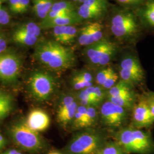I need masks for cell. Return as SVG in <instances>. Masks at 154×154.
Masks as SVG:
<instances>
[{"label":"cell","instance_id":"cell-34","mask_svg":"<svg viewBox=\"0 0 154 154\" xmlns=\"http://www.w3.org/2000/svg\"><path fill=\"white\" fill-rule=\"evenodd\" d=\"M11 21V16L5 8L0 4V25H5Z\"/></svg>","mask_w":154,"mask_h":154},{"label":"cell","instance_id":"cell-41","mask_svg":"<svg viewBox=\"0 0 154 154\" xmlns=\"http://www.w3.org/2000/svg\"><path fill=\"white\" fill-rule=\"evenodd\" d=\"M86 1H87V0H78L77 4H79V5H81L82 4H83L84 2H85Z\"/></svg>","mask_w":154,"mask_h":154},{"label":"cell","instance_id":"cell-27","mask_svg":"<svg viewBox=\"0 0 154 154\" xmlns=\"http://www.w3.org/2000/svg\"><path fill=\"white\" fill-rule=\"evenodd\" d=\"M116 70V68L114 67L111 65L95 70V85L101 87L104 84L108 77Z\"/></svg>","mask_w":154,"mask_h":154},{"label":"cell","instance_id":"cell-4","mask_svg":"<svg viewBox=\"0 0 154 154\" xmlns=\"http://www.w3.org/2000/svg\"><path fill=\"white\" fill-rule=\"evenodd\" d=\"M109 28L111 33L119 42L132 44L139 32L137 17L132 10L118 8L112 12Z\"/></svg>","mask_w":154,"mask_h":154},{"label":"cell","instance_id":"cell-13","mask_svg":"<svg viewBox=\"0 0 154 154\" xmlns=\"http://www.w3.org/2000/svg\"><path fill=\"white\" fill-rule=\"evenodd\" d=\"M108 0H87L77 9L78 14L83 21H99L108 13Z\"/></svg>","mask_w":154,"mask_h":154},{"label":"cell","instance_id":"cell-12","mask_svg":"<svg viewBox=\"0 0 154 154\" xmlns=\"http://www.w3.org/2000/svg\"><path fill=\"white\" fill-rule=\"evenodd\" d=\"M129 125L137 128L146 130H152L154 126V116L141 92L131 110Z\"/></svg>","mask_w":154,"mask_h":154},{"label":"cell","instance_id":"cell-44","mask_svg":"<svg viewBox=\"0 0 154 154\" xmlns=\"http://www.w3.org/2000/svg\"><path fill=\"white\" fill-rule=\"evenodd\" d=\"M154 154V153H153V154Z\"/></svg>","mask_w":154,"mask_h":154},{"label":"cell","instance_id":"cell-42","mask_svg":"<svg viewBox=\"0 0 154 154\" xmlns=\"http://www.w3.org/2000/svg\"><path fill=\"white\" fill-rule=\"evenodd\" d=\"M78 0H71V1L73 3H77V2H78Z\"/></svg>","mask_w":154,"mask_h":154},{"label":"cell","instance_id":"cell-29","mask_svg":"<svg viewBox=\"0 0 154 154\" xmlns=\"http://www.w3.org/2000/svg\"><path fill=\"white\" fill-rule=\"evenodd\" d=\"M16 30L38 38L41 33V28L40 26L33 22L23 24L17 28Z\"/></svg>","mask_w":154,"mask_h":154},{"label":"cell","instance_id":"cell-16","mask_svg":"<svg viewBox=\"0 0 154 154\" xmlns=\"http://www.w3.org/2000/svg\"><path fill=\"white\" fill-rule=\"evenodd\" d=\"M74 93L79 105L86 107L94 106L99 108L107 98V91L96 85Z\"/></svg>","mask_w":154,"mask_h":154},{"label":"cell","instance_id":"cell-23","mask_svg":"<svg viewBox=\"0 0 154 154\" xmlns=\"http://www.w3.org/2000/svg\"><path fill=\"white\" fill-rule=\"evenodd\" d=\"M13 106L12 96L0 90V122L9 115L13 110Z\"/></svg>","mask_w":154,"mask_h":154},{"label":"cell","instance_id":"cell-2","mask_svg":"<svg viewBox=\"0 0 154 154\" xmlns=\"http://www.w3.org/2000/svg\"><path fill=\"white\" fill-rule=\"evenodd\" d=\"M111 138L110 134L100 127L73 132L62 149L63 154H98Z\"/></svg>","mask_w":154,"mask_h":154},{"label":"cell","instance_id":"cell-22","mask_svg":"<svg viewBox=\"0 0 154 154\" xmlns=\"http://www.w3.org/2000/svg\"><path fill=\"white\" fill-rule=\"evenodd\" d=\"M56 1L55 0H33V11L42 20L48 15Z\"/></svg>","mask_w":154,"mask_h":154},{"label":"cell","instance_id":"cell-14","mask_svg":"<svg viewBox=\"0 0 154 154\" xmlns=\"http://www.w3.org/2000/svg\"><path fill=\"white\" fill-rule=\"evenodd\" d=\"M21 66V60L16 54L11 53L0 54V81L8 83L15 82Z\"/></svg>","mask_w":154,"mask_h":154},{"label":"cell","instance_id":"cell-5","mask_svg":"<svg viewBox=\"0 0 154 154\" xmlns=\"http://www.w3.org/2000/svg\"><path fill=\"white\" fill-rule=\"evenodd\" d=\"M11 141L18 147L29 154H41L49 148V144L39 133L32 130L25 122H18L8 129Z\"/></svg>","mask_w":154,"mask_h":154},{"label":"cell","instance_id":"cell-31","mask_svg":"<svg viewBox=\"0 0 154 154\" xmlns=\"http://www.w3.org/2000/svg\"><path fill=\"white\" fill-rule=\"evenodd\" d=\"M122 8L134 11L143 4L144 0H114Z\"/></svg>","mask_w":154,"mask_h":154},{"label":"cell","instance_id":"cell-19","mask_svg":"<svg viewBox=\"0 0 154 154\" xmlns=\"http://www.w3.org/2000/svg\"><path fill=\"white\" fill-rule=\"evenodd\" d=\"M26 123L32 130L37 132H42L49 127L50 118L46 112L37 109L29 113Z\"/></svg>","mask_w":154,"mask_h":154},{"label":"cell","instance_id":"cell-10","mask_svg":"<svg viewBox=\"0 0 154 154\" xmlns=\"http://www.w3.org/2000/svg\"><path fill=\"white\" fill-rule=\"evenodd\" d=\"M79 105L75 94L72 90L59 95L55 107V118L63 129L69 130Z\"/></svg>","mask_w":154,"mask_h":154},{"label":"cell","instance_id":"cell-17","mask_svg":"<svg viewBox=\"0 0 154 154\" xmlns=\"http://www.w3.org/2000/svg\"><path fill=\"white\" fill-rule=\"evenodd\" d=\"M69 83L71 90L77 92L95 85L94 70L86 67L72 72Z\"/></svg>","mask_w":154,"mask_h":154},{"label":"cell","instance_id":"cell-21","mask_svg":"<svg viewBox=\"0 0 154 154\" xmlns=\"http://www.w3.org/2000/svg\"><path fill=\"white\" fill-rule=\"evenodd\" d=\"M133 11L143 24L154 28V0H144Z\"/></svg>","mask_w":154,"mask_h":154},{"label":"cell","instance_id":"cell-15","mask_svg":"<svg viewBox=\"0 0 154 154\" xmlns=\"http://www.w3.org/2000/svg\"><path fill=\"white\" fill-rule=\"evenodd\" d=\"M103 26L99 21L88 22L78 31L76 44L84 48L105 38Z\"/></svg>","mask_w":154,"mask_h":154},{"label":"cell","instance_id":"cell-39","mask_svg":"<svg viewBox=\"0 0 154 154\" xmlns=\"http://www.w3.org/2000/svg\"><path fill=\"white\" fill-rule=\"evenodd\" d=\"M0 154H23L19 151L15 149H9L5 151L0 153Z\"/></svg>","mask_w":154,"mask_h":154},{"label":"cell","instance_id":"cell-40","mask_svg":"<svg viewBox=\"0 0 154 154\" xmlns=\"http://www.w3.org/2000/svg\"><path fill=\"white\" fill-rule=\"evenodd\" d=\"M48 154H63L62 152H60V151H50Z\"/></svg>","mask_w":154,"mask_h":154},{"label":"cell","instance_id":"cell-32","mask_svg":"<svg viewBox=\"0 0 154 154\" xmlns=\"http://www.w3.org/2000/svg\"><path fill=\"white\" fill-rule=\"evenodd\" d=\"M120 80L118 72L116 69L113 72L108 78L106 79L104 84L101 86V88H103L106 91L110 88H112L114 86H115L118 82Z\"/></svg>","mask_w":154,"mask_h":154},{"label":"cell","instance_id":"cell-9","mask_svg":"<svg viewBox=\"0 0 154 154\" xmlns=\"http://www.w3.org/2000/svg\"><path fill=\"white\" fill-rule=\"evenodd\" d=\"M29 88L33 98L38 102L48 101L57 93L59 82L49 72H34L29 79Z\"/></svg>","mask_w":154,"mask_h":154},{"label":"cell","instance_id":"cell-43","mask_svg":"<svg viewBox=\"0 0 154 154\" xmlns=\"http://www.w3.org/2000/svg\"><path fill=\"white\" fill-rule=\"evenodd\" d=\"M6 1H7V0H0V4L2 3V2H5Z\"/></svg>","mask_w":154,"mask_h":154},{"label":"cell","instance_id":"cell-38","mask_svg":"<svg viewBox=\"0 0 154 154\" xmlns=\"http://www.w3.org/2000/svg\"><path fill=\"white\" fill-rule=\"evenodd\" d=\"M6 144H7L6 139L3 137V135L0 132V151L4 149Z\"/></svg>","mask_w":154,"mask_h":154},{"label":"cell","instance_id":"cell-24","mask_svg":"<svg viewBox=\"0 0 154 154\" xmlns=\"http://www.w3.org/2000/svg\"><path fill=\"white\" fill-rule=\"evenodd\" d=\"M86 112L87 107L79 105L69 128L70 131L75 132L85 129V122Z\"/></svg>","mask_w":154,"mask_h":154},{"label":"cell","instance_id":"cell-18","mask_svg":"<svg viewBox=\"0 0 154 154\" xmlns=\"http://www.w3.org/2000/svg\"><path fill=\"white\" fill-rule=\"evenodd\" d=\"M52 29L55 41L67 46L76 43L79 31L76 25L56 26Z\"/></svg>","mask_w":154,"mask_h":154},{"label":"cell","instance_id":"cell-30","mask_svg":"<svg viewBox=\"0 0 154 154\" xmlns=\"http://www.w3.org/2000/svg\"><path fill=\"white\" fill-rule=\"evenodd\" d=\"M77 9L75 4L72 1H62L55 2L51 11L72 12L77 11Z\"/></svg>","mask_w":154,"mask_h":154},{"label":"cell","instance_id":"cell-25","mask_svg":"<svg viewBox=\"0 0 154 154\" xmlns=\"http://www.w3.org/2000/svg\"><path fill=\"white\" fill-rule=\"evenodd\" d=\"M99 108L94 106H88L85 122V129L99 127Z\"/></svg>","mask_w":154,"mask_h":154},{"label":"cell","instance_id":"cell-28","mask_svg":"<svg viewBox=\"0 0 154 154\" xmlns=\"http://www.w3.org/2000/svg\"><path fill=\"white\" fill-rule=\"evenodd\" d=\"M98 154H129L114 140L110 139L101 149Z\"/></svg>","mask_w":154,"mask_h":154},{"label":"cell","instance_id":"cell-7","mask_svg":"<svg viewBox=\"0 0 154 154\" xmlns=\"http://www.w3.org/2000/svg\"><path fill=\"white\" fill-rule=\"evenodd\" d=\"M116 70L120 80L132 85L139 92L147 89L146 72L138 55L134 52L127 51L122 53Z\"/></svg>","mask_w":154,"mask_h":154},{"label":"cell","instance_id":"cell-1","mask_svg":"<svg viewBox=\"0 0 154 154\" xmlns=\"http://www.w3.org/2000/svg\"><path fill=\"white\" fill-rule=\"evenodd\" d=\"M34 56L50 72H65L74 67L77 63L74 49L55 40L46 39L39 42L35 48Z\"/></svg>","mask_w":154,"mask_h":154},{"label":"cell","instance_id":"cell-26","mask_svg":"<svg viewBox=\"0 0 154 154\" xmlns=\"http://www.w3.org/2000/svg\"><path fill=\"white\" fill-rule=\"evenodd\" d=\"M13 41L18 44L32 46L38 41V37L15 30L12 35Z\"/></svg>","mask_w":154,"mask_h":154},{"label":"cell","instance_id":"cell-37","mask_svg":"<svg viewBox=\"0 0 154 154\" xmlns=\"http://www.w3.org/2000/svg\"><path fill=\"white\" fill-rule=\"evenodd\" d=\"M10 1V10L13 13H17L18 8L20 0H9Z\"/></svg>","mask_w":154,"mask_h":154},{"label":"cell","instance_id":"cell-20","mask_svg":"<svg viewBox=\"0 0 154 154\" xmlns=\"http://www.w3.org/2000/svg\"><path fill=\"white\" fill-rule=\"evenodd\" d=\"M84 22L77 12L69 15L58 17L48 21H42L39 25L41 29H49L56 26L77 25Z\"/></svg>","mask_w":154,"mask_h":154},{"label":"cell","instance_id":"cell-11","mask_svg":"<svg viewBox=\"0 0 154 154\" xmlns=\"http://www.w3.org/2000/svg\"><path fill=\"white\" fill-rule=\"evenodd\" d=\"M140 93L132 85L119 80L115 86L107 91L106 99L131 111Z\"/></svg>","mask_w":154,"mask_h":154},{"label":"cell","instance_id":"cell-35","mask_svg":"<svg viewBox=\"0 0 154 154\" xmlns=\"http://www.w3.org/2000/svg\"><path fill=\"white\" fill-rule=\"evenodd\" d=\"M30 4V0H20L17 13L23 14L28 11Z\"/></svg>","mask_w":154,"mask_h":154},{"label":"cell","instance_id":"cell-6","mask_svg":"<svg viewBox=\"0 0 154 154\" xmlns=\"http://www.w3.org/2000/svg\"><path fill=\"white\" fill-rule=\"evenodd\" d=\"M120 51L118 43L105 37L98 42L83 48L82 55L88 67L95 70L111 65L119 55Z\"/></svg>","mask_w":154,"mask_h":154},{"label":"cell","instance_id":"cell-36","mask_svg":"<svg viewBox=\"0 0 154 154\" xmlns=\"http://www.w3.org/2000/svg\"><path fill=\"white\" fill-rule=\"evenodd\" d=\"M7 48V42L4 34L0 31V54L4 53Z\"/></svg>","mask_w":154,"mask_h":154},{"label":"cell","instance_id":"cell-3","mask_svg":"<svg viewBox=\"0 0 154 154\" xmlns=\"http://www.w3.org/2000/svg\"><path fill=\"white\" fill-rule=\"evenodd\" d=\"M128 154H152L154 139L151 130L139 129L128 125L111 135Z\"/></svg>","mask_w":154,"mask_h":154},{"label":"cell","instance_id":"cell-8","mask_svg":"<svg viewBox=\"0 0 154 154\" xmlns=\"http://www.w3.org/2000/svg\"><path fill=\"white\" fill-rule=\"evenodd\" d=\"M99 127L111 135L130 123L131 111L106 99L99 107Z\"/></svg>","mask_w":154,"mask_h":154},{"label":"cell","instance_id":"cell-33","mask_svg":"<svg viewBox=\"0 0 154 154\" xmlns=\"http://www.w3.org/2000/svg\"><path fill=\"white\" fill-rule=\"evenodd\" d=\"M144 98L146 100L149 108L154 116V92L148 89L141 92Z\"/></svg>","mask_w":154,"mask_h":154}]
</instances>
